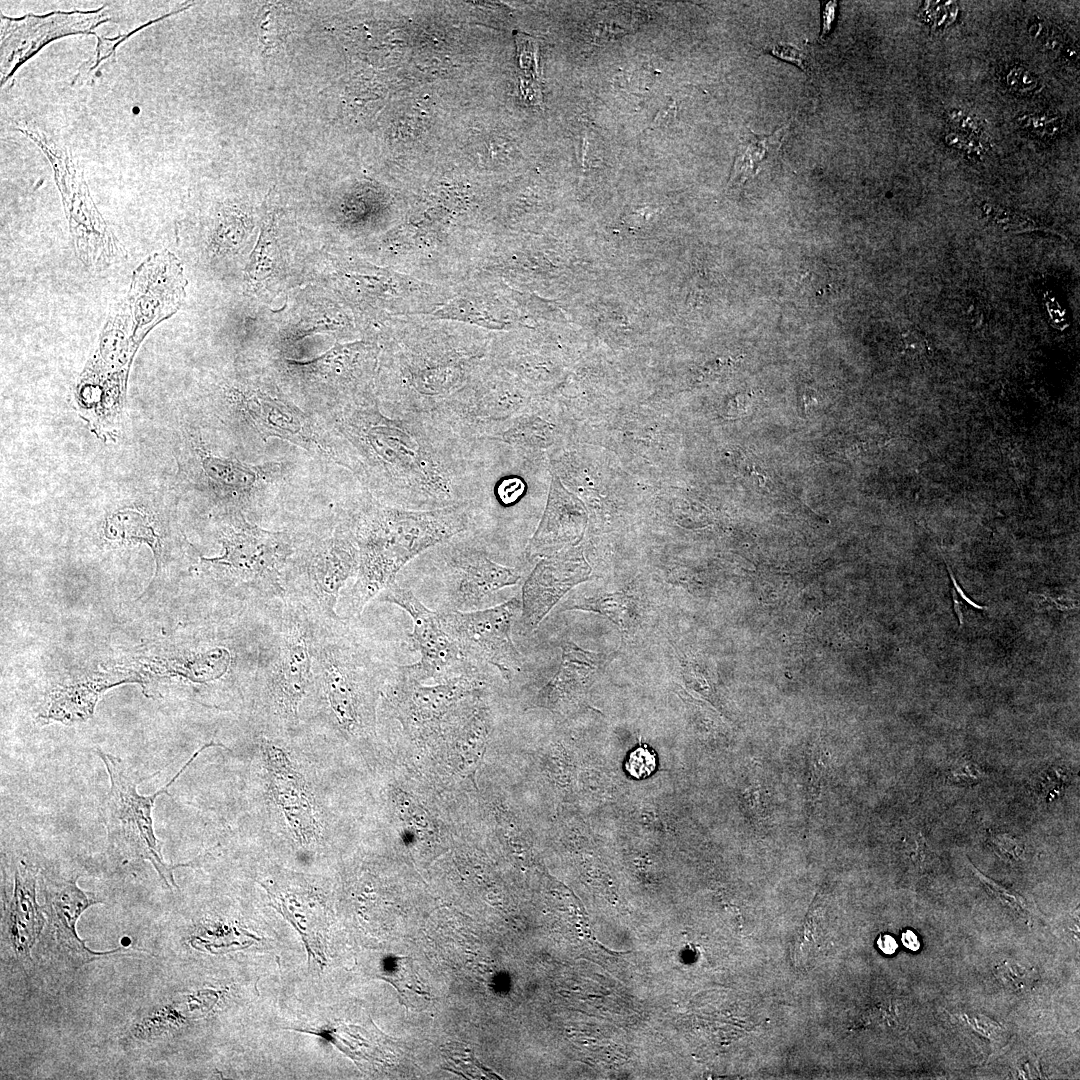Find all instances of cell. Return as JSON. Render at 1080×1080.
<instances>
[{
  "label": "cell",
  "instance_id": "6da1fadb",
  "mask_svg": "<svg viewBox=\"0 0 1080 1080\" xmlns=\"http://www.w3.org/2000/svg\"><path fill=\"white\" fill-rule=\"evenodd\" d=\"M322 419L350 446L355 477L385 505L431 510L473 503V446L431 412L389 415L376 395Z\"/></svg>",
  "mask_w": 1080,
  "mask_h": 1080
},
{
  "label": "cell",
  "instance_id": "7a4b0ae2",
  "mask_svg": "<svg viewBox=\"0 0 1080 1080\" xmlns=\"http://www.w3.org/2000/svg\"><path fill=\"white\" fill-rule=\"evenodd\" d=\"M473 511V503L405 509L380 503L365 492L345 511L359 550L350 594L352 612L360 615L416 556L467 532Z\"/></svg>",
  "mask_w": 1080,
  "mask_h": 1080
},
{
  "label": "cell",
  "instance_id": "3957f363",
  "mask_svg": "<svg viewBox=\"0 0 1080 1080\" xmlns=\"http://www.w3.org/2000/svg\"><path fill=\"white\" fill-rule=\"evenodd\" d=\"M186 285L181 262L168 250L154 252L136 267L79 379L82 398L120 399L136 350L152 328L180 309Z\"/></svg>",
  "mask_w": 1080,
  "mask_h": 1080
},
{
  "label": "cell",
  "instance_id": "277c9868",
  "mask_svg": "<svg viewBox=\"0 0 1080 1080\" xmlns=\"http://www.w3.org/2000/svg\"><path fill=\"white\" fill-rule=\"evenodd\" d=\"M490 359V345L469 336L413 335L383 358L375 391L386 414L431 412Z\"/></svg>",
  "mask_w": 1080,
  "mask_h": 1080
},
{
  "label": "cell",
  "instance_id": "5b68a950",
  "mask_svg": "<svg viewBox=\"0 0 1080 1080\" xmlns=\"http://www.w3.org/2000/svg\"><path fill=\"white\" fill-rule=\"evenodd\" d=\"M214 413L235 435L266 442L278 438L356 473L348 443L321 417L298 407L280 393L252 386L227 388Z\"/></svg>",
  "mask_w": 1080,
  "mask_h": 1080
},
{
  "label": "cell",
  "instance_id": "8992f818",
  "mask_svg": "<svg viewBox=\"0 0 1080 1080\" xmlns=\"http://www.w3.org/2000/svg\"><path fill=\"white\" fill-rule=\"evenodd\" d=\"M344 627L315 622L310 692L326 720L342 733L357 735L373 721L375 664Z\"/></svg>",
  "mask_w": 1080,
  "mask_h": 1080
},
{
  "label": "cell",
  "instance_id": "52a82bcc",
  "mask_svg": "<svg viewBox=\"0 0 1080 1080\" xmlns=\"http://www.w3.org/2000/svg\"><path fill=\"white\" fill-rule=\"evenodd\" d=\"M176 459L184 484L221 507L222 512L246 515L283 487L293 470L292 462L254 465L215 454L202 434L187 426L181 429Z\"/></svg>",
  "mask_w": 1080,
  "mask_h": 1080
},
{
  "label": "cell",
  "instance_id": "ba28073f",
  "mask_svg": "<svg viewBox=\"0 0 1080 1080\" xmlns=\"http://www.w3.org/2000/svg\"><path fill=\"white\" fill-rule=\"evenodd\" d=\"M358 566V546L343 512L327 529L299 536L285 574L286 598L300 604L317 624H343L336 605Z\"/></svg>",
  "mask_w": 1080,
  "mask_h": 1080
},
{
  "label": "cell",
  "instance_id": "9c48e42d",
  "mask_svg": "<svg viewBox=\"0 0 1080 1080\" xmlns=\"http://www.w3.org/2000/svg\"><path fill=\"white\" fill-rule=\"evenodd\" d=\"M210 747H223V745L214 741L202 745L164 787L151 795L138 793L137 786L157 773L141 777L119 757L97 749V754L110 777V790L104 807L110 844L124 857L150 861L170 888H177L173 870L179 866H189L191 863L171 865L164 861L161 843L153 829V807L156 799L163 794H169V787L203 750Z\"/></svg>",
  "mask_w": 1080,
  "mask_h": 1080
},
{
  "label": "cell",
  "instance_id": "30bf717a",
  "mask_svg": "<svg viewBox=\"0 0 1080 1080\" xmlns=\"http://www.w3.org/2000/svg\"><path fill=\"white\" fill-rule=\"evenodd\" d=\"M298 540L295 533L259 527L241 511L223 512L219 529L223 553L201 560L230 585L284 600L285 574Z\"/></svg>",
  "mask_w": 1080,
  "mask_h": 1080
},
{
  "label": "cell",
  "instance_id": "8fae6325",
  "mask_svg": "<svg viewBox=\"0 0 1080 1080\" xmlns=\"http://www.w3.org/2000/svg\"><path fill=\"white\" fill-rule=\"evenodd\" d=\"M276 650L262 675L261 694L276 723L294 728L312 683L315 621L297 602L285 598Z\"/></svg>",
  "mask_w": 1080,
  "mask_h": 1080
},
{
  "label": "cell",
  "instance_id": "7c38bea8",
  "mask_svg": "<svg viewBox=\"0 0 1080 1080\" xmlns=\"http://www.w3.org/2000/svg\"><path fill=\"white\" fill-rule=\"evenodd\" d=\"M526 394L501 366L489 359L432 415L463 440L475 444L501 433L525 409Z\"/></svg>",
  "mask_w": 1080,
  "mask_h": 1080
},
{
  "label": "cell",
  "instance_id": "4fadbf2b",
  "mask_svg": "<svg viewBox=\"0 0 1080 1080\" xmlns=\"http://www.w3.org/2000/svg\"><path fill=\"white\" fill-rule=\"evenodd\" d=\"M17 130L39 146L53 168L78 257L94 268L112 264L120 254V246L96 208L80 167L66 149L39 131L22 127Z\"/></svg>",
  "mask_w": 1080,
  "mask_h": 1080
},
{
  "label": "cell",
  "instance_id": "5bb4252c",
  "mask_svg": "<svg viewBox=\"0 0 1080 1080\" xmlns=\"http://www.w3.org/2000/svg\"><path fill=\"white\" fill-rule=\"evenodd\" d=\"M378 354L375 344L359 341L336 345L308 362H289L303 370L312 391L322 394L317 416L324 417L376 395L373 381Z\"/></svg>",
  "mask_w": 1080,
  "mask_h": 1080
},
{
  "label": "cell",
  "instance_id": "9a60e30c",
  "mask_svg": "<svg viewBox=\"0 0 1080 1080\" xmlns=\"http://www.w3.org/2000/svg\"><path fill=\"white\" fill-rule=\"evenodd\" d=\"M521 607L517 598L484 610L439 613L442 624L462 655L474 664L495 666L510 679L522 666V656L511 638L513 620Z\"/></svg>",
  "mask_w": 1080,
  "mask_h": 1080
},
{
  "label": "cell",
  "instance_id": "2e32d148",
  "mask_svg": "<svg viewBox=\"0 0 1080 1080\" xmlns=\"http://www.w3.org/2000/svg\"><path fill=\"white\" fill-rule=\"evenodd\" d=\"M380 594L382 601L401 607L413 621L411 638L421 657L414 664L400 666L407 675L417 681L432 678L446 682L477 668L462 655L439 613L429 610L410 589L395 581Z\"/></svg>",
  "mask_w": 1080,
  "mask_h": 1080
},
{
  "label": "cell",
  "instance_id": "e0dca14e",
  "mask_svg": "<svg viewBox=\"0 0 1080 1080\" xmlns=\"http://www.w3.org/2000/svg\"><path fill=\"white\" fill-rule=\"evenodd\" d=\"M106 6L95 11L52 12L46 15L27 14L21 18L1 16V85L44 45L52 40L78 33L89 34L101 23L109 21Z\"/></svg>",
  "mask_w": 1080,
  "mask_h": 1080
},
{
  "label": "cell",
  "instance_id": "ac0fdd59",
  "mask_svg": "<svg viewBox=\"0 0 1080 1080\" xmlns=\"http://www.w3.org/2000/svg\"><path fill=\"white\" fill-rule=\"evenodd\" d=\"M442 548V571L449 602L454 610L471 611L485 598L521 578L519 570L493 561L474 542L447 541Z\"/></svg>",
  "mask_w": 1080,
  "mask_h": 1080
},
{
  "label": "cell",
  "instance_id": "d6986e66",
  "mask_svg": "<svg viewBox=\"0 0 1080 1080\" xmlns=\"http://www.w3.org/2000/svg\"><path fill=\"white\" fill-rule=\"evenodd\" d=\"M262 760L271 801L284 819L293 841L311 847L321 837V824L309 784L285 749L275 742H261Z\"/></svg>",
  "mask_w": 1080,
  "mask_h": 1080
},
{
  "label": "cell",
  "instance_id": "ffe728a7",
  "mask_svg": "<svg viewBox=\"0 0 1080 1080\" xmlns=\"http://www.w3.org/2000/svg\"><path fill=\"white\" fill-rule=\"evenodd\" d=\"M591 568L581 548L566 547L542 558L522 589V620L534 630L559 600L577 584L590 579Z\"/></svg>",
  "mask_w": 1080,
  "mask_h": 1080
},
{
  "label": "cell",
  "instance_id": "44dd1931",
  "mask_svg": "<svg viewBox=\"0 0 1080 1080\" xmlns=\"http://www.w3.org/2000/svg\"><path fill=\"white\" fill-rule=\"evenodd\" d=\"M586 522L582 502L568 492L553 474L545 511L526 547L527 558H544L566 547L576 546L583 537Z\"/></svg>",
  "mask_w": 1080,
  "mask_h": 1080
},
{
  "label": "cell",
  "instance_id": "7402d4cb",
  "mask_svg": "<svg viewBox=\"0 0 1080 1080\" xmlns=\"http://www.w3.org/2000/svg\"><path fill=\"white\" fill-rule=\"evenodd\" d=\"M45 899L44 910L55 929L57 942L73 963L82 965L121 949L109 952H94L89 950L77 936L75 926L79 916L89 906L101 902L81 890L77 885V879H71L58 885L46 886Z\"/></svg>",
  "mask_w": 1080,
  "mask_h": 1080
},
{
  "label": "cell",
  "instance_id": "603a6c76",
  "mask_svg": "<svg viewBox=\"0 0 1080 1080\" xmlns=\"http://www.w3.org/2000/svg\"><path fill=\"white\" fill-rule=\"evenodd\" d=\"M281 881L261 883L267 891L270 905L298 929L308 953L323 963L324 946L316 939L308 925L310 922H321L324 907L319 896L301 879L290 877Z\"/></svg>",
  "mask_w": 1080,
  "mask_h": 1080
},
{
  "label": "cell",
  "instance_id": "cb8c5ba5",
  "mask_svg": "<svg viewBox=\"0 0 1080 1080\" xmlns=\"http://www.w3.org/2000/svg\"><path fill=\"white\" fill-rule=\"evenodd\" d=\"M606 661L605 654L564 642L559 669L540 692V703L552 708L583 694Z\"/></svg>",
  "mask_w": 1080,
  "mask_h": 1080
},
{
  "label": "cell",
  "instance_id": "d4e9b609",
  "mask_svg": "<svg viewBox=\"0 0 1080 1080\" xmlns=\"http://www.w3.org/2000/svg\"><path fill=\"white\" fill-rule=\"evenodd\" d=\"M38 870L21 861L15 872L14 891L9 908L10 935L14 949L23 956L40 934L44 918L36 901Z\"/></svg>",
  "mask_w": 1080,
  "mask_h": 1080
},
{
  "label": "cell",
  "instance_id": "484cf974",
  "mask_svg": "<svg viewBox=\"0 0 1080 1080\" xmlns=\"http://www.w3.org/2000/svg\"><path fill=\"white\" fill-rule=\"evenodd\" d=\"M789 127L790 121L771 134H756L746 128L735 154L728 187L744 185L761 171L765 163L779 157L781 145Z\"/></svg>",
  "mask_w": 1080,
  "mask_h": 1080
},
{
  "label": "cell",
  "instance_id": "4316f807",
  "mask_svg": "<svg viewBox=\"0 0 1080 1080\" xmlns=\"http://www.w3.org/2000/svg\"><path fill=\"white\" fill-rule=\"evenodd\" d=\"M550 415L546 410L525 409L490 440L504 442L525 453L544 451L558 439V426Z\"/></svg>",
  "mask_w": 1080,
  "mask_h": 1080
},
{
  "label": "cell",
  "instance_id": "83f0119b",
  "mask_svg": "<svg viewBox=\"0 0 1080 1080\" xmlns=\"http://www.w3.org/2000/svg\"><path fill=\"white\" fill-rule=\"evenodd\" d=\"M107 680L81 682L55 690L43 718L73 723L91 717L102 691L114 685Z\"/></svg>",
  "mask_w": 1080,
  "mask_h": 1080
},
{
  "label": "cell",
  "instance_id": "f1b7e54d",
  "mask_svg": "<svg viewBox=\"0 0 1080 1080\" xmlns=\"http://www.w3.org/2000/svg\"><path fill=\"white\" fill-rule=\"evenodd\" d=\"M105 534L108 539L119 543H147L154 552L159 568L161 540L145 514L132 509L114 512L106 520Z\"/></svg>",
  "mask_w": 1080,
  "mask_h": 1080
},
{
  "label": "cell",
  "instance_id": "f546056e",
  "mask_svg": "<svg viewBox=\"0 0 1080 1080\" xmlns=\"http://www.w3.org/2000/svg\"><path fill=\"white\" fill-rule=\"evenodd\" d=\"M566 610H583L598 613L611 620L623 635L632 632L636 625V605L631 596L623 592L586 598L570 605Z\"/></svg>",
  "mask_w": 1080,
  "mask_h": 1080
},
{
  "label": "cell",
  "instance_id": "4dcf8cb0",
  "mask_svg": "<svg viewBox=\"0 0 1080 1080\" xmlns=\"http://www.w3.org/2000/svg\"><path fill=\"white\" fill-rule=\"evenodd\" d=\"M380 977L394 985L400 995V1002L406 1007L422 1006L430 1000V993L418 977L409 957L392 958L391 964L383 970Z\"/></svg>",
  "mask_w": 1080,
  "mask_h": 1080
},
{
  "label": "cell",
  "instance_id": "1f68e13d",
  "mask_svg": "<svg viewBox=\"0 0 1080 1080\" xmlns=\"http://www.w3.org/2000/svg\"><path fill=\"white\" fill-rule=\"evenodd\" d=\"M518 56V65L521 70L520 90L533 104H540L542 100L539 88L537 50L538 45L534 38L521 31H513Z\"/></svg>",
  "mask_w": 1080,
  "mask_h": 1080
},
{
  "label": "cell",
  "instance_id": "d6a6232c",
  "mask_svg": "<svg viewBox=\"0 0 1080 1080\" xmlns=\"http://www.w3.org/2000/svg\"><path fill=\"white\" fill-rule=\"evenodd\" d=\"M994 975L1007 989L1023 993L1034 987L1038 980L1037 971L1029 965L1014 959H1005L994 967Z\"/></svg>",
  "mask_w": 1080,
  "mask_h": 1080
},
{
  "label": "cell",
  "instance_id": "836d02e7",
  "mask_svg": "<svg viewBox=\"0 0 1080 1080\" xmlns=\"http://www.w3.org/2000/svg\"><path fill=\"white\" fill-rule=\"evenodd\" d=\"M770 53L781 60L795 64L811 77L814 75L815 62L810 49L780 42L771 47Z\"/></svg>",
  "mask_w": 1080,
  "mask_h": 1080
},
{
  "label": "cell",
  "instance_id": "e575fe53",
  "mask_svg": "<svg viewBox=\"0 0 1080 1080\" xmlns=\"http://www.w3.org/2000/svg\"><path fill=\"white\" fill-rule=\"evenodd\" d=\"M988 844L999 857L1005 860L1018 862L1024 857L1025 847L1023 842L1009 834L991 833L989 834Z\"/></svg>",
  "mask_w": 1080,
  "mask_h": 1080
},
{
  "label": "cell",
  "instance_id": "d590c367",
  "mask_svg": "<svg viewBox=\"0 0 1080 1080\" xmlns=\"http://www.w3.org/2000/svg\"><path fill=\"white\" fill-rule=\"evenodd\" d=\"M656 756L648 747L633 750L625 763V769L635 779H644L656 769Z\"/></svg>",
  "mask_w": 1080,
  "mask_h": 1080
},
{
  "label": "cell",
  "instance_id": "8d00e7d4",
  "mask_svg": "<svg viewBox=\"0 0 1080 1080\" xmlns=\"http://www.w3.org/2000/svg\"><path fill=\"white\" fill-rule=\"evenodd\" d=\"M985 208V213L989 221L992 222L996 227H1001L1004 230L1020 232L1023 230H1029L1031 227L1034 226L1031 220L1021 215L1010 213L989 205H987Z\"/></svg>",
  "mask_w": 1080,
  "mask_h": 1080
},
{
  "label": "cell",
  "instance_id": "74e56055",
  "mask_svg": "<svg viewBox=\"0 0 1080 1080\" xmlns=\"http://www.w3.org/2000/svg\"><path fill=\"white\" fill-rule=\"evenodd\" d=\"M984 771L972 760L961 758L949 770L948 778L955 783L971 784L982 780Z\"/></svg>",
  "mask_w": 1080,
  "mask_h": 1080
},
{
  "label": "cell",
  "instance_id": "f35d334b",
  "mask_svg": "<svg viewBox=\"0 0 1080 1080\" xmlns=\"http://www.w3.org/2000/svg\"><path fill=\"white\" fill-rule=\"evenodd\" d=\"M906 850L910 861L918 869L925 870L932 861L933 854L921 833H917L908 839Z\"/></svg>",
  "mask_w": 1080,
  "mask_h": 1080
},
{
  "label": "cell",
  "instance_id": "ab89813d",
  "mask_svg": "<svg viewBox=\"0 0 1080 1080\" xmlns=\"http://www.w3.org/2000/svg\"><path fill=\"white\" fill-rule=\"evenodd\" d=\"M169 15H171V14H167V15H164V16L158 18V19L151 20V21L147 22L146 24L142 25L141 27L136 28L135 30H133L132 32H130V33L126 34V35H120V36H117L115 38H105L103 36L96 35L97 39H98V45H97V48H96V57H95V60H94L95 62L87 70L92 71L93 69H95L99 65V63L102 60H104L106 58H109L111 55H115L116 46L120 42H122L124 39L128 38L131 34L137 32L138 30H140V29H142V28H144V27H146V26H148V25H150V24H152L154 22H157V21L161 20L162 18H165V17H167Z\"/></svg>",
  "mask_w": 1080,
  "mask_h": 1080
},
{
  "label": "cell",
  "instance_id": "60d3db41",
  "mask_svg": "<svg viewBox=\"0 0 1080 1080\" xmlns=\"http://www.w3.org/2000/svg\"><path fill=\"white\" fill-rule=\"evenodd\" d=\"M1032 599L1035 602L1037 610H1060L1069 611L1075 609L1077 604L1067 596H1048L1045 594H1033Z\"/></svg>",
  "mask_w": 1080,
  "mask_h": 1080
},
{
  "label": "cell",
  "instance_id": "b9f144b4",
  "mask_svg": "<svg viewBox=\"0 0 1080 1080\" xmlns=\"http://www.w3.org/2000/svg\"><path fill=\"white\" fill-rule=\"evenodd\" d=\"M975 872H976L978 878L981 879L983 884L986 886V888L990 892H992L995 896H997L998 898L1003 900L1005 903L1012 905V907H1016L1018 909H1024L1025 908V901L1020 895L1016 894L1013 891L1005 889L1004 887L1000 886L999 884H997L994 881L990 880L989 878L985 877L982 873L978 872L977 870H975Z\"/></svg>",
  "mask_w": 1080,
  "mask_h": 1080
},
{
  "label": "cell",
  "instance_id": "7bdbcfd3",
  "mask_svg": "<svg viewBox=\"0 0 1080 1080\" xmlns=\"http://www.w3.org/2000/svg\"><path fill=\"white\" fill-rule=\"evenodd\" d=\"M1008 85L1018 92H1028L1035 88L1037 80L1033 74L1023 68H1015L1007 77Z\"/></svg>",
  "mask_w": 1080,
  "mask_h": 1080
},
{
  "label": "cell",
  "instance_id": "ee69618b",
  "mask_svg": "<svg viewBox=\"0 0 1080 1080\" xmlns=\"http://www.w3.org/2000/svg\"><path fill=\"white\" fill-rule=\"evenodd\" d=\"M523 491L524 484L520 479L507 478L500 482L497 494L502 503L511 504L522 495Z\"/></svg>",
  "mask_w": 1080,
  "mask_h": 1080
},
{
  "label": "cell",
  "instance_id": "f6af8a7d",
  "mask_svg": "<svg viewBox=\"0 0 1080 1080\" xmlns=\"http://www.w3.org/2000/svg\"><path fill=\"white\" fill-rule=\"evenodd\" d=\"M877 945L879 949L887 955L895 953L898 948L896 940L888 934H881L877 939Z\"/></svg>",
  "mask_w": 1080,
  "mask_h": 1080
},
{
  "label": "cell",
  "instance_id": "bcb514c9",
  "mask_svg": "<svg viewBox=\"0 0 1080 1080\" xmlns=\"http://www.w3.org/2000/svg\"><path fill=\"white\" fill-rule=\"evenodd\" d=\"M836 2H828L825 5V11L823 12V28L822 36L829 32L835 16Z\"/></svg>",
  "mask_w": 1080,
  "mask_h": 1080
},
{
  "label": "cell",
  "instance_id": "7dc6e473",
  "mask_svg": "<svg viewBox=\"0 0 1080 1080\" xmlns=\"http://www.w3.org/2000/svg\"><path fill=\"white\" fill-rule=\"evenodd\" d=\"M901 940L903 945L912 950L917 951L920 948V941L918 936L912 930H906L902 933Z\"/></svg>",
  "mask_w": 1080,
  "mask_h": 1080
},
{
  "label": "cell",
  "instance_id": "c3c4849f",
  "mask_svg": "<svg viewBox=\"0 0 1080 1080\" xmlns=\"http://www.w3.org/2000/svg\"><path fill=\"white\" fill-rule=\"evenodd\" d=\"M945 563H946V561H945ZM946 567H947V570H948V572H949L950 578H951V580H952V583H953V588L955 589V591H957V594H958V595H960V596H961V598H962V599H963V600H964V601H965L966 603H968L969 605H971L972 607H974V608H976V609H982V610H983V609H985V608H986V606H981V605H978V604H976L975 602H973V601H972V600H971V599H970L969 597H967V596H966V594H965V593L963 592L962 588H961V587L959 586L958 582L956 581V579H955V577H954V575H953V573H952V571H951V569H950V566H949V565H948L947 563H946Z\"/></svg>",
  "mask_w": 1080,
  "mask_h": 1080
},
{
  "label": "cell",
  "instance_id": "681fc988",
  "mask_svg": "<svg viewBox=\"0 0 1080 1080\" xmlns=\"http://www.w3.org/2000/svg\"><path fill=\"white\" fill-rule=\"evenodd\" d=\"M951 592H952V598H953V602H954V610H955L956 616L959 619L960 626H962V624H963L962 605L963 604L958 600V594H957V592L955 591L954 588L951 590Z\"/></svg>",
  "mask_w": 1080,
  "mask_h": 1080
}]
</instances>
